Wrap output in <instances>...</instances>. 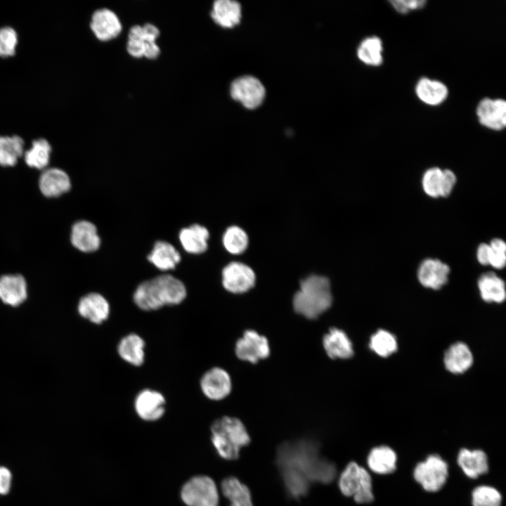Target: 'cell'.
Wrapping results in <instances>:
<instances>
[{
    "mask_svg": "<svg viewBox=\"0 0 506 506\" xmlns=\"http://www.w3.org/2000/svg\"><path fill=\"white\" fill-rule=\"evenodd\" d=\"M478 121L483 126L493 131L506 126V101L502 98H482L476 108Z\"/></svg>",
    "mask_w": 506,
    "mask_h": 506,
    "instance_id": "11",
    "label": "cell"
},
{
    "mask_svg": "<svg viewBox=\"0 0 506 506\" xmlns=\"http://www.w3.org/2000/svg\"><path fill=\"white\" fill-rule=\"evenodd\" d=\"M324 349L332 359H347L353 355V347L349 337L343 330L333 327L323 339Z\"/></svg>",
    "mask_w": 506,
    "mask_h": 506,
    "instance_id": "20",
    "label": "cell"
},
{
    "mask_svg": "<svg viewBox=\"0 0 506 506\" xmlns=\"http://www.w3.org/2000/svg\"><path fill=\"white\" fill-rule=\"evenodd\" d=\"M505 264L506 253L495 252L491 249L489 265L495 269H502Z\"/></svg>",
    "mask_w": 506,
    "mask_h": 506,
    "instance_id": "44",
    "label": "cell"
},
{
    "mask_svg": "<svg viewBox=\"0 0 506 506\" xmlns=\"http://www.w3.org/2000/svg\"><path fill=\"white\" fill-rule=\"evenodd\" d=\"M448 475L446 462L439 455H430L415 466L413 476L428 492H436L445 484Z\"/></svg>",
    "mask_w": 506,
    "mask_h": 506,
    "instance_id": "6",
    "label": "cell"
},
{
    "mask_svg": "<svg viewBox=\"0 0 506 506\" xmlns=\"http://www.w3.org/2000/svg\"><path fill=\"white\" fill-rule=\"evenodd\" d=\"M200 384L205 396L214 401L226 398L230 394L232 387L229 374L219 367L207 370L201 377Z\"/></svg>",
    "mask_w": 506,
    "mask_h": 506,
    "instance_id": "13",
    "label": "cell"
},
{
    "mask_svg": "<svg viewBox=\"0 0 506 506\" xmlns=\"http://www.w3.org/2000/svg\"><path fill=\"white\" fill-rule=\"evenodd\" d=\"M474 358L469 347L464 342H458L450 345L444 353L446 369L455 375L467 371L473 364Z\"/></svg>",
    "mask_w": 506,
    "mask_h": 506,
    "instance_id": "18",
    "label": "cell"
},
{
    "mask_svg": "<svg viewBox=\"0 0 506 506\" xmlns=\"http://www.w3.org/2000/svg\"><path fill=\"white\" fill-rule=\"evenodd\" d=\"M232 98L247 109L259 107L265 97V88L256 77L245 75L235 79L231 85Z\"/></svg>",
    "mask_w": 506,
    "mask_h": 506,
    "instance_id": "8",
    "label": "cell"
},
{
    "mask_svg": "<svg viewBox=\"0 0 506 506\" xmlns=\"http://www.w3.org/2000/svg\"><path fill=\"white\" fill-rule=\"evenodd\" d=\"M51 147L44 138L32 141V147L25 153V161L30 167L45 168L49 162Z\"/></svg>",
    "mask_w": 506,
    "mask_h": 506,
    "instance_id": "35",
    "label": "cell"
},
{
    "mask_svg": "<svg viewBox=\"0 0 506 506\" xmlns=\"http://www.w3.org/2000/svg\"><path fill=\"white\" fill-rule=\"evenodd\" d=\"M70 187L68 175L60 169H46L39 178V188L48 197H58L67 192Z\"/></svg>",
    "mask_w": 506,
    "mask_h": 506,
    "instance_id": "22",
    "label": "cell"
},
{
    "mask_svg": "<svg viewBox=\"0 0 506 506\" xmlns=\"http://www.w3.org/2000/svg\"><path fill=\"white\" fill-rule=\"evenodd\" d=\"M458 463L469 478L476 479L488 470L486 454L481 450L462 448L458 455Z\"/></svg>",
    "mask_w": 506,
    "mask_h": 506,
    "instance_id": "24",
    "label": "cell"
},
{
    "mask_svg": "<svg viewBox=\"0 0 506 506\" xmlns=\"http://www.w3.org/2000/svg\"><path fill=\"white\" fill-rule=\"evenodd\" d=\"M181 498L188 506H218L219 493L214 481L207 476L191 478L183 486Z\"/></svg>",
    "mask_w": 506,
    "mask_h": 506,
    "instance_id": "7",
    "label": "cell"
},
{
    "mask_svg": "<svg viewBox=\"0 0 506 506\" xmlns=\"http://www.w3.org/2000/svg\"><path fill=\"white\" fill-rule=\"evenodd\" d=\"M389 3L397 12L406 14L410 11L423 8L427 1L424 0H392Z\"/></svg>",
    "mask_w": 506,
    "mask_h": 506,
    "instance_id": "40",
    "label": "cell"
},
{
    "mask_svg": "<svg viewBox=\"0 0 506 506\" xmlns=\"http://www.w3.org/2000/svg\"><path fill=\"white\" fill-rule=\"evenodd\" d=\"M159 34L158 28L150 23L132 27L126 44L128 53L135 58L145 57L158 47L155 40Z\"/></svg>",
    "mask_w": 506,
    "mask_h": 506,
    "instance_id": "10",
    "label": "cell"
},
{
    "mask_svg": "<svg viewBox=\"0 0 506 506\" xmlns=\"http://www.w3.org/2000/svg\"><path fill=\"white\" fill-rule=\"evenodd\" d=\"M71 242L79 250L91 252L97 250L100 245V239L96 227L88 221H79L72 228Z\"/></svg>",
    "mask_w": 506,
    "mask_h": 506,
    "instance_id": "19",
    "label": "cell"
},
{
    "mask_svg": "<svg viewBox=\"0 0 506 506\" xmlns=\"http://www.w3.org/2000/svg\"><path fill=\"white\" fill-rule=\"evenodd\" d=\"M18 44V35L11 27L0 28V56H12L15 53Z\"/></svg>",
    "mask_w": 506,
    "mask_h": 506,
    "instance_id": "39",
    "label": "cell"
},
{
    "mask_svg": "<svg viewBox=\"0 0 506 506\" xmlns=\"http://www.w3.org/2000/svg\"><path fill=\"white\" fill-rule=\"evenodd\" d=\"M450 267L437 259H425L419 266L417 279L424 287L439 290L448 280Z\"/></svg>",
    "mask_w": 506,
    "mask_h": 506,
    "instance_id": "15",
    "label": "cell"
},
{
    "mask_svg": "<svg viewBox=\"0 0 506 506\" xmlns=\"http://www.w3.org/2000/svg\"><path fill=\"white\" fill-rule=\"evenodd\" d=\"M221 490L229 500L230 506H253L249 488L237 478L225 479L221 483Z\"/></svg>",
    "mask_w": 506,
    "mask_h": 506,
    "instance_id": "32",
    "label": "cell"
},
{
    "mask_svg": "<svg viewBox=\"0 0 506 506\" xmlns=\"http://www.w3.org/2000/svg\"><path fill=\"white\" fill-rule=\"evenodd\" d=\"M456 181V176L453 171L448 169L442 170L440 197H448L451 193Z\"/></svg>",
    "mask_w": 506,
    "mask_h": 506,
    "instance_id": "41",
    "label": "cell"
},
{
    "mask_svg": "<svg viewBox=\"0 0 506 506\" xmlns=\"http://www.w3.org/2000/svg\"><path fill=\"white\" fill-rule=\"evenodd\" d=\"M24 141L18 136H0V164L15 165L23 153Z\"/></svg>",
    "mask_w": 506,
    "mask_h": 506,
    "instance_id": "34",
    "label": "cell"
},
{
    "mask_svg": "<svg viewBox=\"0 0 506 506\" xmlns=\"http://www.w3.org/2000/svg\"><path fill=\"white\" fill-rule=\"evenodd\" d=\"M339 487L343 495L353 497L357 503H370L374 500L371 476L355 462H349L341 473Z\"/></svg>",
    "mask_w": 506,
    "mask_h": 506,
    "instance_id": "5",
    "label": "cell"
},
{
    "mask_svg": "<svg viewBox=\"0 0 506 506\" xmlns=\"http://www.w3.org/2000/svg\"><path fill=\"white\" fill-rule=\"evenodd\" d=\"M90 25L96 37L101 41L115 38L122 30V25L117 15L107 8L96 11L92 15Z\"/></svg>",
    "mask_w": 506,
    "mask_h": 506,
    "instance_id": "16",
    "label": "cell"
},
{
    "mask_svg": "<svg viewBox=\"0 0 506 506\" xmlns=\"http://www.w3.org/2000/svg\"><path fill=\"white\" fill-rule=\"evenodd\" d=\"M27 297V285L21 275H6L0 278V299L11 306H18Z\"/></svg>",
    "mask_w": 506,
    "mask_h": 506,
    "instance_id": "23",
    "label": "cell"
},
{
    "mask_svg": "<svg viewBox=\"0 0 506 506\" xmlns=\"http://www.w3.org/2000/svg\"><path fill=\"white\" fill-rule=\"evenodd\" d=\"M222 285L229 292L242 294L252 289L256 282V275L248 265L233 261L222 270Z\"/></svg>",
    "mask_w": 506,
    "mask_h": 506,
    "instance_id": "9",
    "label": "cell"
},
{
    "mask_svg": "<svg viewBox=\"0 0 506 506\" xmlns=\"http://www.w3.org/2000/svg\"><path fill=\"white\" fill-rule=\"evenodd\" d=\"M165 405L164 396L150 389L141 391L134 401L137 415L146 421H155L162 417L165 412Z\"/></svg>",
    "mask_w": 506,
    "mask_h": 506,
    "instance_id": "14",
    "label": "cell"
},
{
    "mask_svg": "<svg viewBox=\"0 0 506 506\" xmlns=\"http://www.w3.org/2000/svg\"><path fill=\"white\" fill-rule=\"evenodd\" d=\"M368 345L372 351L382 358L389 357L398 349L396 337L384 329L378 330L372 335Z\"/></svg>",
    "mask_w": 506,
    "mask_h": 506,
    "instance_id": "33",
    "label": "cell"
},
{
    "mask_svg": "<svg viewBox=\"0 0 506 506\" xmlns=\"http://www.w3.org/2000/svg\"><path fill=\"white\" fill-rule=\"evenodd\" d=\"M276 465L287 493L296 499L306 495L313 483H330L337 473L335 465L320 454L318 444L309 439L281 444Z\"/></svg>",
    "mask_w": 506,
    "mask_h": 506,
    "instance_id": "1",
    "label": "cell"
},
{
    "mask_svg": "<svg viewBox=\"0 0 506 506\" xmlns=\"http://www.w3.org/2000/svg\"><path fill=\"white\" fill-rule=\"evenodd\" d=\"M493 251L506 253V243L500 238H494L488 244Z\"/></svg>",
    "mask_w": 506,
    "mask_h": 506,
    "instance_id": "45",
    "label": "cell"
},
{
    "mask_svg": "<svg viewBox=\"0 0 506 506\" xmlns=\"http://www.w3.org/2000/svg\"><path fill=\"white\" fill-rule=\"evenodd\" d=\"M145 342L135 333L129 334L119 341L117 352L122 360L134 365H141L145 360Z\"/></svg>",
    "mask_w": 506,
    "mask_h": 506,
    "instance_id": "28",
    "label": "cell"
},
{
    "mask_svg": "<svg viewBox=\"0 0 506 506\" xmlns=\"http://www.w3.org/2000/svg\"><path fill=\"white\" fill-rule=\"evenodd\" d=\"M222 243L227 252L232 254H240L248 247L247 233L238 226H229L222 237Z\"/></svg>",
    "mask_w": 506,
    "mask_h": 506,
    "instance_id": "36",
    "label": "cell"
},
{
    "mask_svg": "<svg viewBox=\"0 0 506 506\" xmlns=\"http://www.w3.org/2000/svg\"><path fill=\"white\" fill-rule=\"evenodd\" d=\"M442 169L432 167L426 170L422 179V186L424 193L432 197H440V186Z\"/></svg>",
    "mask_w": 506,
    "mask_h": 506,
    "instance_id": "38",
    "label": "cell"
},
{
    "mask_svg": "<svg viewBox=\"0 0 506 506\" xmlns=\"http://www.w3.org/2000/svg\"><path fill=\"white\" fill-rule=\"evenodd\" d=\"M148 261L162 271L174 269L181 261V255L169 242L157 241L148 256Z\"/></svg>",
    "mask_w": 506,
    "mask_h": 506,
    "instance_id": "29",
    "label": "cell"
},
{
    "mask_svg": "<svg viewBox=\"0 0 506 506\" xmlns=\"http://www.w3.org/2000/svg\"><path fill=\"white\" fill-rule=\"evenodd\" d=\"M235 353L240 360L256 363L269 356L270 347L264 336L249 330L237 341Z\"/></svg>",
    "mask_w": 506,
    "mask_h": 506,
    "instance_id": "12",
    "label": "cell"
},
{
    "mask_svg": "<svg viewBox=\"0 0 506 506\" xmlns=\"http://www.w3.org/2000/svg\"><path fill=\"white\" fill-rule=\"evenodd\" d=\"M211 432L214 448L226 460H236L240 449L250 442L245 427L235 417L224 416L215 420Z\"/></svg>",
    "mask_w": 506,
    "mask_h": 506,
    "instance_id": "4",
    "label": "cell"
},
{
    "mask_svg": "<svg viewBox=\"0 0 506 506\" xmlns=\"http://www.w3.org/2000/svg\"><path fill=\"white\" fill-rule=\"evenodd\" d=\"M491 254V249L488 244H480L476 250V259L481 265H489V260Z\"/></svg>",
    "mask_w": 506,
    "mask_h": 506,
    "instance_id": "43",
    "label": "cell"
},
{
    "mask_svg": "<svg viewBox=\"0 0 506 506\" xmlns=\"http://www.w3.org/2000/svg\"><path fill=\"white\" fill-rule=\"evenodd\" d=\"M383 42L377 36L365 38L357 48V56L359 60L367 65L380 66L383 58Z\"/></svg>",
    "mask_w": 506,
    "mask_h": 506,
    "instance_id": "31",
    "label": "cell"
},
{
    "mask_svg": "<svg viewBox=\"0 0 506 506\" xmlns=\"http://www.w3.org/2000/svg\"><path fill=\"white\" fill-rule=\"evenodd\" d=\"M11 473L5 467H0V494H7L11 488Z\"/></svg>",
    "mask_w": 506,
    "mask_h": 506,
    "instance_id": "42",
    "label": "cell"
},
{
    "mask_svg": "<svg viewBox=\"0 0 506 506\" xmlns=\"http://www.w3.org/2000/svg\"><path fill=\"white\" fill-rule=\"evenodd\" d=\"M473 506H501L502 495L495 488L479 486L472 493Z\"/></svg>",
    "mask_w": 506,
    "mask_h": 506,
    "instance_id": "37",
    "label": "cell"
},
{
    "mask_svg": "<svg viewBox=\"0 0 506 506\" xmlns=\"http://www.w3.org/2000/svg\"><path fill=\"white\" fill-rule=\"evenodd\" d=\"M396 460L395 451L387 446L373 448L367 458L369 468L379 474H387L394 472Z\"/></svg>",
    "mask_w": 506,
    "mask_h": 506,
    "instance_id": "30",
    "label": "cell"
},
{
    "mask_svg": "<svg viewBox=\"0 0 506 506\" xmlns=\"http://www.w3.org/2000/svg\"><path fill=\"white\" fill-rule=\"evenodd\" d=\"M187 291L179 278L164 274L141 283L136 289L133 299L141 310H157L164 306L181 304L186 297Z\"/></svg>",
    "mask_w": 506,
    "mask_h": 506,
    "instance_id": "2",
    "label": "cell"
},
{
    "mask_svg": "<svg viewBox=\"0 0 506 506\" xmlns=\"http://www.w3.org/2000/svg\"><path fill=\"white\" fill-rule=\"evenodd\" d=\"M330 282L325 276L311 275L300 283L293 297L294 311L309 319H315L332 305Z\"/></svg>",
    "mask_w": 506,
    "mask_h": 506,
    "instance_id": "3",
    "label": "cell"
},
{
    "mask_svg": "<svg viewBox=\"0 0 506 506\" xmlns=\"http://www.w3.org/2000/svg\"><path fill=\"white\" fill-rule=\"evenodd\" d=\"M241 16V6L236 1L217 0L213 4L211 17L221 27H235L240 22Z\"/></svg>",
    "mask_w": 506,
    "mask_h": 506,
    "instance_id": "27",
    "label": "cell"
},
{
    "mask_svg": "<svg viewBox=\"0 0 506 506\" xmlns=\"http://www.w3.org/2000/svg\"><path fill=\"white\" fill-rule=\"evenodd\" d=\"M478 289L481 299L487 303L500 304L506 298L504 280L495 273L482 274L478 279Z\"/></svg>",
    "mask_w": 506,
    "mask_h": 506,
    "instance_id": "25",
    "label": "cell"
},
{
    "mask_svg": "<svg viewBox=\"0 0 506 506\" xmlns=\"http://www.w3.org/2000/svg\"><path fill=\"white\" fill-rule=\"evenodd\" d=\"M417 97L424 104L437 106L448 96V89L442 82L429 77H421L415 85Z\"/></svg>",
    "mask_w": 506,
    "mask_h": 506,
    "instance_id": "21",
    "label": "cell"
},
{
    "mask_svg": "<svg viewBox=\"0 0 506 506\" xmlns=\"http://www.w3.org/2000/svg\"><path fill=\"white\" fill-rule=\"evenodd\" d=\"M209 237L208 230L200 224H193L181 229L179 235L183 248L191 254L205 252L208 247Z\"/></svg>",
    "mask_w": 506,
    "mask_h": 506,
    "instance_id": "26",
    "label": "cell"
},
{
    "mask_svg": "<svg viewBox=\"0 0 506 506\" xmlns=\"http://www.w3.org/2000/svg\"><path fill=\"white\" fill-rule=\"evenodd\" d=\"M78 311L83 318L95 324H101L108 318L110 307L103 295L92 292L79 300Z\"/></svg>",
    "mask_w": 506,
    "mask_h": 506,
    "instance_id": "17",
    "label": "cell"
}]
</instances>
